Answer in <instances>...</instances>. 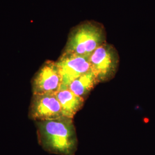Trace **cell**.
Masks as SVG:
<instances>
[{
    "label": "cell",
    "instance_id": "cell-1",
    "mask_svg": "<svg viewBox=\"0 0 155 155\" xmlns=\"http://www.w3.org/2000/svg\"><path fill=\"white\" fill-rule=\"evenodd\" d=\"M39 145L47 152L58 155H75L78 140L73 118L62 116L35 121Z\"/></svg>",
    "mask_w": 155,
    "mask_h": 155
},
{
    "label": "cell",
    "instance_id": "cell-2",
    "mask_svg": "<svg viewBox=\"0 0 155 155\" xmlns=\"http://www.w3.org/2000/svg\"><path fill=\"white\" fill-rule=\"evenodd\" d=\"M105 42V31L101 24L93 21L83 22L71 32L63 52L90 57Z\"/></svg>",
    "mask_w": 155,
    "mask_h": 155
},
{
    "label": "cell",
    "instance_id": "cell-3",
    "mask_svg": "<svg viewBox=\"0 0 155 155\" xmlns=\"http://www.w3.org/2000/svg\"><path fill=\"white\" fill-rule=\"evenodd\" d=\"M90 70L99 83L113 79L118 68L120 57L116 48L105 42L95 50L89 58Z\"/></svg>",
    "mask_w": 155,
    "mask_h": 155
},
{
    "label": "cell",
    "instance_id": "cell-4",
    "mask_svg": "<svg viewBox=\"0 0 155 155\" xmlns=\"http://www.w3.org/2000/svg\"><path fill=\"white\" fill-rule=\"evenodd\" d=\"M63 116L56 93L33 94L28 117L34 121L56 119Z\"/></svg>",
    "mask_w": 155,
    "mask_h": 155
},
{
    "label": "cell",
    "instance_id": "cell-5",
    "mask_svg": "<svg viewBox=\"0 0 155 155\" xmlns=\"http://www.w3.org/2000/svg\"><path fill=\"white\" fill-rule=\"evenodd\" d=\"M33 94L56 93L61 88V77L56 61H47L32 81Z\"/></svg>",
    "mask_w": 155,
    "mask_h": 155
},
{
    "label": "cell",
    "instance_id": "cell-6",
    "mask_svg": "<svg viewBox=\"0 0 155 155\" xmlns=\"http://www.w3.org/2000/svg\"><path fill=\"white\" fill-rule=\"evenodd\" d=\"M89 58L62 53L58 61H56L61 75V90L67 89L74 79L90 70Z\"/></svg>",
    "mask_w": 155,
    "mask_h": 155
},
{
    "label": "cell",
    "instance_id": "cell-7",
    "mask_svg": "<svg viewBox=\"0 0 155 155\" xmlns=\"http://www.w3.org/2000/svg\"><path fill=\"white\" fill-rule=\"evenodd\" d=\"M61 106L63 116L73 118L84 104L85 100L68 89H61L56 93Z\"/></svg>",
    "mask_w": 155,
    "mask_h": 155
},
{
    "label": "cell",
    "instance_id": "cell-8",
    "mask_svg": "<svg viewBox=\"0 0 155 155\" xmlns=\"http://www.w3.org/2000/svg\"><path fill=\"white\" fill-rule=\"evenodd\" d=\"M98 83L95 75L90 70L88 72L74 79L69 84L67 89L86 100L91 90Z\"/></svg>",
    "mask_w": 155,
    "mask_h": 155
}]
</instances>
